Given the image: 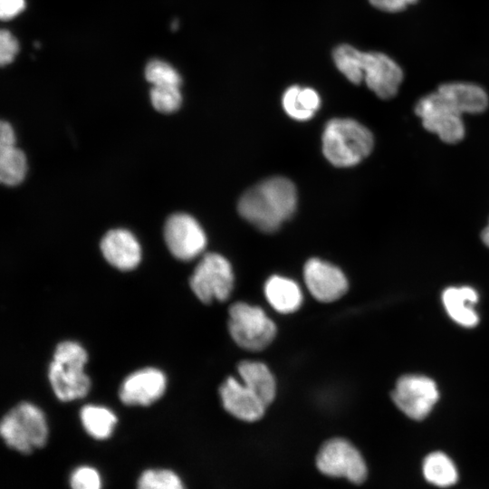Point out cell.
<instances>
[{
	"label": "cell",
	"mask_w": 489,
	"mask_h": 489,
	"mask_svg": "<svg viewBox=\"0 0 489 489\" xmlns=\"http://www.w3.org/2000/svg\"><path fill=\"white\" fill-rule=\"evenodd\" d=\"M337 69L353 84L364 82L379 98H393L403 81V71L389 56L380 52H361L340 44L332 53Z\"/></svg>",
	"instance_id": "cell-1"
},
{
	"label": "cell",
	"mask_w": 489,
	"mask_h": 489,
	"mask_svg": "<svg viewBox=\"0 0 489 489\" xmlns=\"http://www.w3.org/2000/svg\"><path fill=\"white\" fill-rule=\"evenodd\" d=\"M296 204L297 193L292 182L273 177L245 191L239 199L238 212L259 230L271 233L292 216Z\"/></svg>",
	"instance_id": "cell-2"
},
{
	"label": "cell",
	"mask_w": 489,
	"mask_h": 489,
	"mask_svg": "<svg viewBox=\"0 0 489 489\" xmlns=\"http://www.w3.org/2000/svg\"><path fill=\"white\" fill-rule=\"evenodd\" d=\"M322 152L334 166L352 167L367 158L374 146L370 130L352 119H332L322 133Z\"/></svg>",
	"instance_id": "cell-3"
},
{
	"label": "cell",
	"mask_w": 489,
	"mask_h": 489,
	"mask_svg": "<svg viewBox=\"0 0 489 489\" xmlns=\"http://www.w3.org/2000/svg\"><path fill=\"white\" fill-rule=\"evenodd\" d=\"M88 356L77 342L59 343L49 366L48 378L55 396L67 402L83 398L91 388V380L84 373Z\"/></svg>",
	"instance_id": "cell-4"
},
{
	"label": "cell",
	"mask_w": 489,
	"mask_h": 489,
	"mask_svg": "<svg viewBox=\"0 0 489 489\" xmlns=\"http://www.w3.org/2000/svg\"><path fill=\"white\" fill-rule=\"evenodd\" d=\"M0 433L9 447L29 454L45 445L48 427L43 411L37 406L22 402L2 418Z\"/></svg>",
	"instance_id": "cell-5"
},
{
	"label": "cell",
	"mask_w": 489,
	"mask_h": 489,
	"mask_svg": "<svg viewBox=\"0 0 489 489\" xmlns=\"http://www.w3.org/2000/svg\"><path fill=\"white\" fill-rule=\"evenodd\" d=\"M228 314V331L239 347L259 351L273 340L276 326L262 308L237 302L230 306Z\"/></svg>",
	"instance_id": "cell-6"
},
{
	"label": "cell",
	"mask_w": 489,
	"mask_h": 489,
	"mask_svg": "<svg viewBox=\"0 0 489 489\" xmlns=\"http://www.w3.org/2000/svg\"><path fill=\"white\" fill-rule=\"evenodd\" d=\"M415 113L423 127L445 143L455 144L465 138L463 113L438 90L420 98Z\"/></svg>",
	"instance_id": "cell-7"
},
{
	"label": "cell",
	"mask_w": 489,
	"mask_h": 489,
	"mask_svg": "<svg viewBox=\"0 0 489 489\" xmlns=\"http://www.w3.org/2000/svg\"><path fill=\"white\" fill-rule=\"evenodd\" d=\"M189 284L202 302L226 301L234 287L232 266L223 255L216 253L206 254L196 266Z\"/></svg>",
	"instance_id": "cell-8"
},
{
	"label": "cell",
	"mask_w": 489,
	"mask_h": 489,
	"mask_svg": "<svg viewBox=\"0 0 489 489\" xmlns=\"http://www.w3.org/2000/svg\"><path fill=\"white\" fill-rule=\"evenodd\" d=\"M316 465L321 473L331 477H342L354 484L367 477V465L359 450L348 440L331 438L320 448Z\"/></svg>",
	"instance_id": "cell-9"
},
{
	"label": "cell",
	"mask_w": 489,
	"mask_h": 489,
	"mask_svg": "<svg viewBox=\"0 0 489 489\" xmlns=\"http://www.w3.org/2000/svg\"><path fill=\"white\" fill-rule=\"evenodd\" d=\"M396 406L410 418H425L438 399L436 383L420 375L401 377L392 392Z\"/></svg>",
	"instance_id": "cell-10"
},
{
	"label": "cell",
	"mask_w": 489,
	"mask_h": 489,
	"mask_svg": "<svg viewBox=\"0 0 489 489\" xmlns=\"http://www.w3.org/2000/svg\"><path fill=\"white\" fill-rule=\"evenodd\" d=\"M164 238L170 253L182 261L194 259L206 245V236L199 223L184 213H177L168 218Z\"/></svg>",
	"instance_id": "cell-11"
},
{
	"label": "cell",
	"mask_w": 489,
	"mask_h": 489,
	"mask_svg": "<svg viewBox=\"0 0 489 489\" xmlns=\"http://www.w3.org/2000/svg\"><path fill=\"white\" fill-rule=\"evenodd\" d=\"M303 278L310 293L321 302H334L348 290V281L342 271L319 258H311L306 262Z\"/></svg>",
	"instance_id": "cell-12"
},
{
	"label": "cell",
	"mask_w": 489,
	"mask_h": 489,
	"mask_svg": "<svg viewBox=\"0 0 489 489\" xmlns=\"http://www.w3.org/2000/svg\"><path fill=\"white\" fill-rule=\"evenodd\" d=\"M167 380L164 373L155 368H145L129 375L121 383L119 396L129 406H149L164 394Z\"/></svg>",
	"instance_id": "cell-13"
},
{
	"label": "cell",
	"mask_w": 489,
	"mask_h": 489,
	"mask_svg": "<svg viewBox=\"0 0 489 489\" xmlns=\"http://www.w3.org/2000/svg\"><path fill=\"white\" fill-rule=\"evenodd\" d=\"M224 408L235 417L254 422L262 418L267 406L243 382L227 378L219 388Z\"/></svg>",
	"instance_id": "cell-14"
},
{
	"label": "cell",
	"mask_w": 489,
	"mask_h": 489,
	"mask_svg": "<svg viewBox=\"0 0 489 489\" xmlns=\"http://www.w3.org/2000/svg\"><path fill=\"white\" fill-rule=\"evenodd\" d=\"M101 250L106 261L121 271L134 269L141 259V249L137 238L125 229L107 232L101 239Z\"/></svg>",
	"instance_id": "cell-15"
},
{
	"label": "cell",
	"mask_w": 489,
	"mask_h": 489,
	"mask_svg": "<svg viewBox=\"0 0 489 489\" xmlns=\"http://www.w3.org/2000/svg\"><path fill=\"white\" fill-rule=\"evenodd\" d=\"M463 113L478 114L484 112L489 104L486 91L479 85L453 82L441 84L438 88Z\"/></svg>",
	"instance_id": "cell-16"
},
{
	"label": "cell",
	"mask_w": 489,
	"mask_h": 489,
	"mask_svg": "<svg viewBox=\"0 0 489 489\" xmlns=\"http://www.w3.org/2000/svg\"><path fill=\"white\" fill-rule=\"evenodd\" d=\"M264 291L267 302L280 313L294 312L302 303L300 286L283 276H271L265 282Z\"/></svg>",
	"instance_id": "cell-17"
},
{
	"label": "cell",
	"mask_w": 489,
	"mask_h": 489,
	"mask_svg": "<svg viewBox=\"0 0 489 489\" xmlns=\"http://www.w3.org/2000/svg\"><path fill=\"white\" fill-rule=\"evenodd\" d=\"M443 302L448 315L458 324L474 327L478 322V316L473 309L477 302L476 292L468 286L449 287L443 292Z\"/></svg>",
	"instance_id": "cell-18"
},
{
	"label": "cell",
	"mask_w": 489,
	"mask_h": 489,
	"mask_svg": "<svg viewBox=\"0 0 489 489\" xmlns=\"http://www.w3.org/2000/svg\"><path fill=\"white\" fill-rule=\"evenodd\" d=\"M242 382L250 388L266 406L274 399L276 383L269 368L263 362L244 360L238 365Z\"/></svg>",
	"instance_id": "cell-19"
},
{
	"label": "cell",
	"mask_w": 489,
	"mask_h": 489,
	"mask_svg": "<svg viewBox=\"0 0 489 489\" xmlns=\"http://www.w3.org/2000/svg\"><path fill=\"white\" fill-rule=\"evenodd\" d=\"M282 104L291 118L296 120H307L320 108L321 99L313 89L293 85L284 91Z\"/></svg>",
	"instance_id": "cell-20"
},
{
	"label": "cell",
	"mask_w": 489,
	"mask_h": 489,
	"mask_svg": "<svg viewBox=\"0 0 489 489\" xmlns=\"http://www.w3.org/2000/svg\"><path fill=\"white\" fill-rule=\"evenodd\" d=\"M422 469L426 480L439 487L451 486L458 480L455 465L442 452H434L427 455Z\"/></svg>",
	"instance_id": "cell-21"
},
{
	"label": "cell",
	"mask_w": 489,
	"mask_h": 489,
	"mask_svg": "<svg viewBox=\"0 0 489 489\" xmlns=\"http://www.w3.org/2000/svg\"><path fill=\"white\" fill-rule=\"evenodd\" d=\"M85 431L93 438H108L117 423V417L109 408L95 405H86L80 412Z\"/></svg>",
	"instance_id": "cell-22"
},
{
	"label": "cell",
	"mask_w": 489,
	"mask_h": 489,
	"mask_svg": "<svg viewBox=\"0 0 489 489\" xmlns=\"http://www.w3.org/2000/svg\"><path fill=\"white\" fill-rule=\"evenodd\" d=\"M24 153L15 144L0 145V180L6 186L21 183L26 174Z\"/></svg>",
	"instance_id": "cell-23"
},
{
	"label": "cell",
	"mask_w": 489,
	"mask_h": 489,
	"mask_svg": "<svg viewBox=\"0 0 489 489\" xmlns=\"http://www.w3.org/2000/svg\"><path fill=\"white\" fill-rule=\"evenodd\" d=\"M138 489H185L179 476L167 469L146 470L139 476Z\"/></svg>",
	"instance_id": "cell-24"
},
{
	"label": "cell",
	"mask_w": 489,
	"mask_h": 489,
	"mask_svg": "<svg viewBox=\"0 0 489 489\" xmlns=\"http://www.w3.org/2000/svg\"><path fill=\"white\" fill-rule=\"evenodd\" d=\"M145 77L152 86H181L179 73L168 63L160 60L150 61L145 69Z\"/></svg>",
	"instance_id": "cell-25"
},
{
	"label": "cell",
	"mask_w": 489,
	"mask_h": 489,
	"mask_svg": "<svg viewBox=\"0 0 489 489\" xmlns=\"http://www.w3.org/2000/svg\"><path fill=\"white\" fill-rule=\"evenodd\" d=\"M149 96L153 107L163 113L176 111L182 102L178 86H152Z\"/></svg>",
	"instance_id": "cell-26"
},
{
	"label": "cell",
	"mask_w": 489,
	"mask_h": 489,
	"mask_svg": "<svg viewBox=\"0 0 489 489\" xmlns=\"http://www.w3.org/2000/svg\"><path fill=\"white\" fill-rule=\"evenodd\" d=\"M72 489H101V479L96 469L91 466H80L71 475Z\"/></svg>",
	"instance_id": "cell-27"
},
{
	"label": "cell",
	"mask_w": 489,
	"mask_h": 489,
	"mask_svg": "<svg viewBox=\"0 0 489 489\" xmlns=\"http://www.w3.org/2000/svg\"><path fill=\"white\" fill-rule=\"evenodd\" d=\"M19 44L15 37L7 30L0 33V62L2 66L12 62L18 53Z\"/></svg>",
	"instance_id": "cell-28"
},
{
	"label": "cell",
	"mask_w": 489,
	"mask_h": 489,
	"mask_svg": "<svg viewBox=\"0 0 489 489\" xmlns=\"http://www.w3.org/2000/svg\"><path fill=\"white\" fill-rule=\"evenodd\" d=\"M417 0H369V4L385 12L397 13L407 8L408 5L415 4Z\"/></svg>",
	"instance_id": "cell-29"
},
{
	"label": "cell",
	"mask_w": 489,
	"mask_h": 489,
	"mask_svg": "<svg viewBox=\"0 0 489 489\" xmlns=\"http://www.w3.org/2000/svg\"><path fill=\"white\" fill-rule=\"evenodd\" d=\"M25 6L24 0H0V16L9 20L20 14Z\"/></svg>",
	"instance_id": "cell-30"
},
{
	"label": "cell",
	"mask_w": 489,
	"mask_h": 489,
	"mask_svg": "<svg viewBox=\"0 0 489 489\" xmlns=\"http://www.w3.org/2000/svg\"><path fill=\"white\" fill-rule=\"evenodd\" d=\"M15 144V136L12 126L6 121L0 124V145Z\"/></svg>",
	"instance_id": "cell-31"
},
{
	"label": "cell",
	"mask_w": 489,
	"mask_h": 489,
	"mask_svg": "<svg viewBox=\"0 0 489 489\" xmlns=\"http://www.w3.org/2000/svg\"><path fill=\"white\" fill-rule=\"evenodd\" d=\"M481 239L484 242V244L489 247V223L488 225L483 229L481 233Z\"/></svg>",
	"instance_id": "cell-32"
},
{
	"label": "cell",
	"mask_w": 489,
	"mask_h": 489,
	"mask_svg": "<svg viewBox=\"0 0 489 489\" xmlns=\"http://www.w3.org/2000/svg\"><path fill=\"white\" fill-rule=\"evenodd\" d=\"M177 26H178L177 21V20L173 21L171 24V29L176 30Z\"/></svg>",
	"instance_id": "cell-33"
}]
</instances>
